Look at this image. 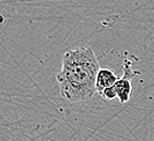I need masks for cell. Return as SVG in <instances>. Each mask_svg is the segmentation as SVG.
<instances>
[{"label": "cell", "mask_w": 154, "mask_h": 141, "mask_svg": "<svg viewBox=\"0 0 154 141\" xmlns=\"http://www.w3.org/2000/svg\"><path fill=\"white\" fill-rule=\"evenodd\" d=\"M100 70L92 48L68 50L62 56L61 70L56 75L61 97L71 102L90 100L96 94V77Z\"/></svg>", "instance_id": "1"}, {"label": "cell", "mask_w": 154, "mask_h": 141, "mask_svg": "<svg viewBox=\"0 0 154 141\" xmlns=\"http://www.w3.org/2000/svg\"><path fill=\"white\" fill-rule=\"evenodd\" d=\"M119 77L109 68H101L96 77V92L101 94L104 89L109 88L116 85Z\"/></svg>", "instance_id": "3"}, {"label": "cell", "mask_w": 154, "mask_h": 141, "mask_svg": "<svg viewBox=\"0 0 154 141\" xmlns=\"http://www.w3.org/2000/svg\"><path fill=\"white\" fill-rule=\"evenodd\" d=\"M100 94L102 96L103 99H105V100H107V101H112V100H114V99L117 98V91H116L115 86L109 87V88L104 89Z\"/></svg>", "instance_id": "4"}, {"label": "cell", "mask_w": 154, "mask_h": 141, "mask_svg": "<svg viewBox=\"0 0 154 141\" xmlns=\"http://www.w3.org/2000/svg\"><path fill=\"white\" fill-rule=\"evenodd\" d=\"M139 72H134L131 68V62L126 60L124 63V75L116 82L115 88L117 91V99L120 103H127L134 94V85L132 79Z\"/></svg>", "instance_id": "2"}]
</instances>
